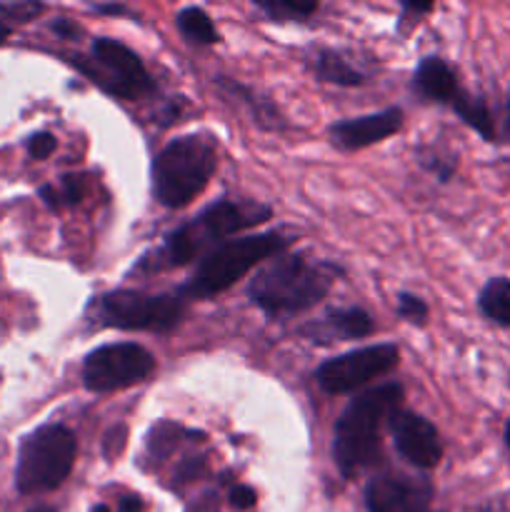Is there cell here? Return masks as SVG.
<instances>
[{
    "instance_id": "1",
    "label": "cell",
    "mask_w": 510,
    "mask_h": 512,
    "mask_svg": "<svg viewBox=\"0 0 510 512\" xmlns=\"http://www.w3.org/2000/svg\"><path fill=\"white\" fill-rule=\"evenodd\" d=\"M338 275V265L305 253L278 255L255 273L248 295L270 320H288L318 305Z\"/></svg>"
},
{
    "instance_id": "2",
    "label": "cell",
    "mask_w": 510,
    "mask_h": 512,
    "mask_svg": "<svg viewBox=\"0 0 510 512\" xmlns=\"http://www.w3.org/2000/svg\"><path fill=\"white\" fill-rule=\"evenodd\" d=\"M270 218V208L258 203H235V200H220L208 205L203 213L195 215L185 225L165 238L155 253L145 255L140 263V273H160L168 268L193 263L200 255H210L215 248L228 243L230 235L243 233L253 225L265 223Z\"/></svg>"
},
{
    "instance_id": "3",
    "label": "cell",
    "mask_w": 510,
    "mask_h": 512,
    "mask_svg": "<svg viewBox=\"0 0 510 512\" xmlns=\"http://www.w3.org/2000/svg\"><path fill=\"white\" fill-rule=\"evenodd\" d=\"M400 400H403V388L398 383L370 388L350 400L333 433V460L343 478H358L378 463L383 453L380 430L385 420L398 413Z\"/></svg>"
},
{
    "instance_id": "4",
    "label": "cell",
    "mask_w": 510,
    "mask_h": 512,
    "mask_svg": "<svg viewBox=\"0 0 510 512\" xmlns=\"http://www.w3.org/2000/svg\"><path fill=\"white\" fill-rule=\"evenodd\" d=\"M218 168V143L208 133L170 140L153 160V195L165 208H183L198 198Z\"/></svg>"
},
{
    "instance_id": "5",
    "label": "cell",
    "mask_w": 510,
    "mask_h": 512,
    "mask_svg": "<svg viewBox=\"0 0 510 512\" xmlns=\"http://www.w3.org/2000/svg\"><path fill=\"white\" fill-rule=\"evenodd\" d=\"M290 243L293 235L288 233H258L228 240L200 260L195 273L180 285L178 295L183 300L213 298L245 278L260 263L288 250Z\"/></svg>"
},
{
    "instance_id": "6",
    "label": "cell",
    "mask_w": 510,
    "mask_h": 512,
    "mask_svg": "<svg viewBox=\"0 0 510 512\" xmlns=\"http://www.w3.org/2000/svg\"><path fill=\"white\" fill-rule=\"evenodd\" d=\"M78 455V440L65 425H43L25 435L15 463V488L20 495H40L68 480Z\"/></svg>"
},
{
    "instance_id": "7",
    "label": "cell",
    "mask_w": 510,
    "mask_h": 512,
    "mask_svg": "<svg viewBox=\"0 0 510 512\" xmlns=\"http://www.w3.org/2000/svg\"><path fill=\"white\" fill-rule=\"evenodd\" d=\"M93 323L118 330H150L173 333L183 323L188 305L178 293L148 295L135 290H113L90 305Z\"/></svg>"
},
{
    "instance_id": "8",
    "label": "cell",
    "mask_w": 510,
    "mask_h": 512,
    "mask_svg": "<svg viewBox=\"0 0 510 512\" xmlns=\"http://www.w3.org/2000/svg\"><path fill=\"white\" fill-rule=\"evenodd\" d=\"M68 60L110 95H118L123 100H138L153 93V80H150L143 60L120 40L95 38L90 45V58L73 55Z\"/></svg>"
},
{
    "instance_id": "9",
    "label": "cell",
    "mask_w": 510,
    "mask_h": 512,
    "mask_svg": "<svg viewBox=\"0 0 510 512\" xmlns=\"http://www.w3.org/2000/svg\"><path fill=\"white\" fill-rule=\"evenodd\" d=\"M155 368V358L138 343H113L95 348L83 363V385L90 393H115L143 383Z\"/></svg>"
},
{
    "instance_id": "10",
    "label": "cell",
    "mask_w": 510,
    "mask_h": 512,
    "mask_svg": "<svg viewBox=\"0 0 510 512\" xmlns=\"http://www.w3.org/2000/svg\"><path fill=\"white\" fill-rule=\"evenodd\" d=\"M398 345H368V348L353 350V353L330 358L315 370V383L328 395H345L363 388L370 380L390 373L398 365Z\"/></svg>"
},
{
    "instance_id": "11",
    "label": "cell",
    "mask_w": 510,
    "mask_h": 512,
    "mask_svg": "<svg viewBox=\"0 0 510 512\" xmlns=\"http://www.w3.org/2000/svg\"><path fill=\"white\" fill-rule=\"evenodd\" d=\"M433 485L428 478L378 475L365 488L368 512H428Z\"/></svg>"
},
{
    "instance_id": "12",
    "label": "cell",
    "mask_w": 510,
    "mask_h": 512,
    "mask_svg": "<svg viewBox=\"0 0 510 512\" xmlns=\"http://www.w3.org/2000/svg\"><path fill=\"white\" fill-rule=\"evenodd\" d=\"M390 433H393L398 453L415 468L433 470L443 458V443H440L438 430L423 415L398 410L390 418Z\"/></svg>"
},
{
    "instance_id": "13",
    "label": "cell",
    "mask_w": 510,
    "mask_h": 512,
    "mask_svg": "<svg viewBox=\"0 0 510 512\" xmlns=\"http://www.w3.org/2000/svg\"><path fill=\"white\" fill-rule=\"evenodd\" d=\"M400 128H403V110L388 108L373 115H363V118L340 120L330 128V140L343 150H363L390 138Z\"/></svg>"
},
{
    "instance_id": "14",
    "label": "cell",
    "mask_w": 510,
    "mask_h": 512,
    "mask_svg": "<svg viewBox=\"0 0 510 512\" xmlns=\"http://www.w3.org/2000/svg\"><path fill=\"white\" fill-rule=\"evenodd\" d=\"M370 333H373V318L363 308L330 310L320 320H313V323L300 328L303 338L318 345L340 343V340H358Z\"/></svg>"
},
{
    "instance_id": "15",
    "label": "cell",
    "mask_w": 510,
    "mask_h": 512,
    "mask_svg": "<svg viewBox=\"0 0 510 512\" xmlns=\"http://www.w3.org/2000/svg\"><path fill=\"white\" fill-rule=\"evenodd\" d=\"M413 83L423 98L445 105L453 103L460 95V90H463L458 83V75H455L453 68H450L443 58H438V55H428V58L420 60Z\"/></svg>"
},
{
    "instance_id": "16",
    "label": "cell",
    "mask_w": 510,
    "mask_h": 512,
    "mask_svg": "<svg viewBox=\"0 0 510 512\" xmlns=\"http://www.w3.org/2000/svg\"><path fill=\"white\" fill-rule=\"evenodd\" d=\"M450 108L458 113V118L463 120L468 128H473L488 143H500V105L493 108L485 98L480 95H470L465 90H460L458 98L450 103Z\"/></svg>"
},
{
    "instance_id": "17",
    "label": "cell",
    "mask_w": 510,
    "mask_h": 512,
    "mask_svg": "<svg viewBox=\"0 0 510 512\" xmlns=\"http://www.w3.org/2000/svg\"><path fill=\"white\" fill-rule=\"evenodd\" d=\"M478 308L485 320L510 328V278H490L480 290Z\"/></svg>"
},
{
    "instance_id": "18",
    "label": "cell",
    "mask_w": 510,
    "mask_h": 512,
    "mask_svg": "<svg viewBox=\"0 0 510 512\" xmlns=\"http://www.w3.org/2000/svg\"><path fill=\"white\" fill-rule=\"evenodd\" d=\"M315 75L323 83H335V85H363L365 75L360 70H355L353 65H348L343 60V55L333 53V50H320L315 55Z\"/></svg>"
},
{
    "instance_id": "19",
    "label": "cell",
    "mask_w": 510,
    "mask_h": 512,
    "mask_svg": "<svg viewBox=\"0 0 510 512\" xmlns=\"http://www.w3.org/2000/svg\"><path fill=\"white\" fill-rule=\"evenodd\" d=\"M175 25H178L180 35L190 43H198V45H213L218 43L220 35L215 30L213 20L208 18V13L200 8H185L175 15Z\"/></svg>"
},
{
    "instance_id": "20",
    "label": "cell",
    "mask_w": 510,
    "mask_h": 512,
    "mask_svg": "<svg viewBox=\"0 0 510 512\" xmlns=\"http://www.w3.org/2000/svg\"><path fill=\"white\" fill-rule=\"evenodd\" d=\"M218 85L225 90V93L235 95V98H243L245 105H250V110H253V118L258 125H263V128H268V130H275L283 125L280 123L278 110H275L270 103H265V100L253 98V95H250V90H245L243 85L233 83V80H230V83H225V78H218Z\"/></svg>"
},
{
    "instance_id": "21",
    "label": "cell",
    "mask_w": 510,
    "mask_h": 512,
    "mask_svg": "<svg viewBox=\"0 0 510 512\" xmlns=\"http://www.w3.org/2000/svg\"><path fill=\"white\" fill-rule=\"evenodd\" d=\"M258 8L268 15L270 20H305L318 10V3L313 0H260Z\"/></svg>"
},
{
    "instance_id": "22",
    "label": "cell",
    "mask_w": 510,
    "mask_h": 512,
    "mask_svg": "<svg viewBox=\"0 0 510 512\" xmlns=\"http://www.w3.org/2000/svg\"><path fill=\"white\" fill-rule=\"evenodd\" d=\"M43 10V3H0V18L13 28V25H23L35 20Z\"/></svg>"
},
{
    "instance_id": "23",
    "label": "cell",
    "mask_w": 510,
    "mask_h": 512,
    "mask_svg": "<svg viewBox=\"0 0 510 512\" xmlns=\"http://www.w3.org/2000/svg\"><path fill=\"white\" fill-rule=\"evenodd\" d=\"M398 315L413 325H425V320H428V305H425L418 295L400 293L398 295Z\"/></svg>"
},
{
    "instance_id": "24",
    "label": "cell",
    "mask_w": 510,
    "mask_h": 512,
    "mask_svg": "<svg viewBox=\"0 0 510 512\" xmlns=\"http://www.w3.org/2000/svg\"><path fill=\"white\" fill-rule=\"evenodd\" d=\"M55 190H58L60 205H78L85 195V178L83 175L68 173L60 178V185Z\"/></svg>"
},
{
    "instance_id": "25",
    "label": "cell",
    "mask_w": 510,
    "mask_h": 512,
    "mask_svg": "<svg viewBox=\"0 0 510 512\" xmlns=\"http://www.w3.org/2000/svg\"><path fill=\"white\" fill-rule=\"evenodd\" d=\"M58 148V140L50 133H35L28 138V155L33 160H45L55 153Z\"/></svg>"
},
{
    "instance_id": "26",
    "label": "cell",
    "mask_w": 510,
    "mask_h": 512,
    "mask_svg": "<svg viewBox=\"0 0 510 512\" xmlns=\"http://www.w3.org/2000/svg\"><path fill=\"white\" fill-rule=\"evenodd\" d=\"M230 503L238 510H250L255 505V490L248 488V485H235L230 490Z\"/></svg>"
},
{
    "instance_id": "27",
    "label": "cell",
    "mask_w": 510,
    "mask_h": 512,
    "mask_svg": "<svg viewBox=\"0 0 510 512\" xmlns=\"http://www.w3.org/2000/svg\"><path fill=\"white\" fill-rule=\"evenodd\" d=\"M53 33H58L60 38H65V40H73V38H78V35H80V28L75 23H70V20L58 18L53 23Z\"/></svg>"
},
{
    "instance_id": "28",
    "label": "cell",
    "mask_w": 510,
    "mask_h": 512,
    "mask_svg": "<svg viewBox=\"0 0 510 512\" xmlns=\"http://www.w3.org/2000/svg\"><path fill=\"white\" fill-rule=\"evenodd\" d=\"M38 195L45 200V205H48L50 210L63 208V205H60V198H58V190H55V185H43V188L38 190Z\"/></svg>"
},
{
    "instance_id": "29",
    "label": "cell",
    "mask_w": 510,
    "mask_h": 512,
    "mask_svg": "<svg viewBox=\"0 0 510 512\" xmlns=\"http://www.w3.org/2000/svg\"><path fill=\"white\" fill-rule=\"evenodd\" d=\"M405 13H415V15H425L433 10V3H415V0H405L403 3Z\"/></svg>"
},
{
    "instance_id": "30",
    "label": "cell",
    "mask_w": 510,
    "mask_h": 512,
    "mask_svg": "<svg viewBox=\"0 0 510 512\" xmlns=\"http://www.w3.org/2000/svg\"><path fill=\"white\" fill-rule=\"evenodd\" d=\"M140 510H143L140 498H125L123 503H120V512H140Z\"/></svg>"
},
{
    "instance_id": "31",
    "label": "cell",
    "mask_w": 510,
    "mask_h": 512,
    "mask_svg": "<svg viewBox=\"0 0 510 512\" xmlns=\"http://www.w3.org/2000/svg\"><path fill=\"white\" fill-rule=\"evenodd\" d=\"M98 13H125V8H120V5H98Z\"/></svg>"
},
{
    "instance_id": "32",
    "label": "cell",
    "mask_w": 510,
    "mask_h": 512,
    "mask_svg": "<svg viewBox=\"0 0 510 512\" xmlns=\"http://www.w3.org/2000/svg\"><path fill=\"white\" fill-rule=\"evenodd\" d=\"M10 33H13V28H10V25L0 18V43H5V38H8Z\"/></svg>"
},
{
    "instance_id": "33",
    "label": "cell",
    "mask_w": 510,
    "mask_h": 512,
    "mask_svg": "<svg viewBox=\"0 0 510 512\" xmlns=\"http://www.w3.org/2000/svg\"><path fill=\"white\" fill-rule=\"evenodd\" d=\"M503 438H505V448H508V453H510V420H508V423H505Z\"/></svg>"
},
{
    "instance_id": "34",
    "label": "cell",
    "mask_w": 510,
    "mask_h": 512,
    "mask_svg": "<svg viewBox=\"0 0 510 512\" xmlns=\"http://www.w3.org/2000/svg\"><path fill=\"white\" fill-rule=\"evenodd\" d=\"M93 512H110L108 508H105V505H98V508H95Z\"/></svg>"
},
{
    "instance_id": "35",
    "label": "cell",
    "mask_w": 510,
    "mask_h": 512,
    "mask_svg": "<svg viewBox=\"0 0 510 512\" xmlns=\"http://www.w3.org/2000/svg\"><path fill=\"white\" fill-rule=\"evenodd\" d=\"M30 512H53L50 508H33Z\"/></svg>"
}]
</instances>
